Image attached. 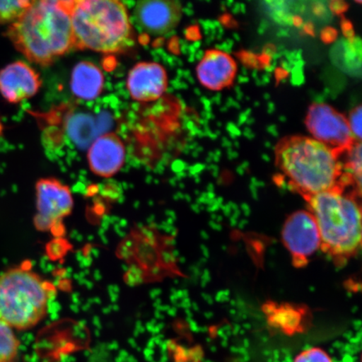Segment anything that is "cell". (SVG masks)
Instances as JSON below:
<instances>
[{"mask_svg":"<svg viewBox=\"0 0 362 362\" xmlns=\"http://www.w3.org/2000/svg\"><path fill=\"white\" fill-rule=\"evenodd\" d=\"M10 325L0 320V362H17L21 341Z\"/></svg>","mask_w":362,"mask_h":362,"instance_id":"obj_16","label":"cell"},{"mask_svg":"<svg viewBox=\"0 0 362 362\" xmlns=\"http://www.w3.org/2000/svg\"><path fill=\"white\" fill-rule=\"evenodd\" d=\"M276 164L291 187L304 199L334 189L352 187L339 153L305 136H292L276 148Z\"/></svg>","mask_w":362,"mask_h":362,"instance_id":"obj_2","label":"cell"},{"mask_svg":"<svg viewBox=\"0 0 362 362\" xmlns=\"http://www.w3.org/2000/svg\"><path fill=\"white\" fill-rule=\"evenodd\" d=\"M35 228L40 232L53 230L74 206V197L67 185L55 178H44L35 185Z\"/></svg>","mask_w":362,"mask_h":362,"instance_id":"obj_6","label":"cell"},{"mask_svg":"<svg viewBox=\"0 0 362 362\" xmlns=\"http://www.w3.org/2000/svg\"><path fill=\"white\" fill-rule=\"evenodd\" d=\"M182 7L173 0H144L136 4L134 17L139 29L153 36L169 34L179 25Z\"/></svg>","mask_w":362,"mask_h":362,"instance_id":"obj_9","label":"cell"},{"mask_svg":"<svg viewBox=\"0 0 362 362\" xmlns=\"http://www.w3.org/2000/svg\"><path fill=\"white\" fill-rule=\"evenodd\" d=\"M71 20L75 49L112 54L133 43L128 10L117 0L71 1Z\"/></svg>","mask_w":362,"mask_h":362,"instance_id":"obj_4","label":"cell"},{"mask_svg":"<svg viewBox=\"0 0 362 362\" xmlns=\"http://www.w3.org/2000/svg\"><path fill=\"white\" fill-rule=\"evenodd\" d=\"M168 88V76L164 66L157 62H142L131 69L127 78V90L133 100L152 103L160 100Z\"/></svg>","mask_w":362,"mask_h":362,"instance_id":"obj_10","label":"cell"},{"mask_svg":"<svg viewBox=\"0 0 362 362\" xmlns=\"http://www.w3.org/2000/svg\"><path fill=\"white\" fill-rule=\"evenodd\" d=\"M282 240L293 264L304 268L321 246L320 232L314 216L308 210L289 216L283 226Z\"/></svg>","mask_w":362,"mask_h":362,"instance_id":"obj_7","label":"cell"},{"mask_svg":"<svg viewBox=\"0 0 362 362\" xmlns=\"http://www.w3.org/2000/svg\"><path fill=\"white\" fill-rule=\"evenodd\" d=\"M125 158V144L119 135L113 133L99 136L88 153L90 170L103 178H110L119 173Z\"/></svg>","mask_w":362,"mask_h":362,"instance_id":"obj_12","label":"cell"},{"mask_svg":"<svg viewBox=\"0 0 362 362\" xmlns=\"http://www.w3.org/2000/svg\"><path fill=\"white\" fill-rule=\"evenodd\" d=\"M266 315L270 325L287 334L302 332L306 313L304 309L291 305L268 304Z\"/></svg>","mask_w":362,"mask_h":362,"instance_id":"obj_15","label":"cell"},{"mask_svg":"<svg viewBox=\"0 0 362 362\" xmlns=\"http://www.w3.org/2000/svg\"><path fill=\"white\" fill-rule=\"evenodd\" d=\"M52 284L27 264L0 274V320L13 330L36 327L47 315Z\"/></svg>","mask_w":362,"mask_h":362,"instance_id":"obj_5","label":"cell"},{"mask_svg":"<svg viewBox=\"0 0 362 362\" xmlns=\"http://www.w3.org/2000/svg\"><path fill=\"white\" fill-rule=\"evenodd\" d=\"M237 64L232 57L219 49H211L203 56L197 68L199 81L206 88L219 90L232 85Z\"/></svg>","mask_w":362,"mask_h":362,"instance_id":"obj_13","label":"cell"},{"mask_svg":"<svg viewBox=\"0 0 362 362\" xmlns=\"http://www.w3.org/2000/svg\"><path fill=\"white\" fill-rule=\"evenodd\" d=\"M40 87V74L25 62H12L0 70V95L8 103L16 104L33 98Z\"/></svg>","mask_w":362,"mask_h":362,"instance_id":"obj_11","label":"cell"},{"mask_svg":"<svg viewBox=\"0 0 362 362\" xmlns=\"http://www.w3.org/2000/svg\"><path fill=\"white\" fill-rule=\"evenodd\" d=\"M305 123L312 138L338 153L349 148L355 141L346 117L327 104L310 106Z\"/></svg>","mask_w":362,"mask_h":362,"instance_id":"obj_8","label":"cell"},{"mask_svg":"<svg viewBox=\"0 0 362 362\" xmlns=\"http://www.w3.org/2000/svg\"><path fill=\"white\" fill-rule=\"evenodd\" d=\"M71 1L40 0L8 26L7 38L18 52L36 65H52L74 48Z\"/></svg>","mask_w":362,"mask_h":362,"instance_id":"obj_1","label":"cell"},{"mask_svg":"<svg viewBox=\"0 0 362 362\" xmlns=\"http://www.w3.org/2000/svg\"><path fill=\"white\" fill-rule=\"evenodd\" d=\"M168 349L171 362H203L200 348L187 347L176 342H170Z\"/></svg>","mask_w":362,"mask_h":362,"instance_id":"obj_18","label":"cell"},{"mask_svg":"<svg viewBox=\"0 0 362 362\" xmlns=\"http://www.w3.org/2000/svg\"><path fill=\"white\" fill-rule=\"evenodd\" d=\"M293 362H333V361L327 351L318 347H313L300 352Z\"/></svg>","mask_w":362,"mask_h":362,"instance_id":"obj_19","label":"cell"},{"mask_svg":"<svg viewBox=\"0 0 362 362\" xmlns=\"http://www.w3.org/2000/svg\"><path fill=\"white\" fill-rule=\"evenodd\" d=\"M359 197L352 189H334L305 199L318 226L320 249L337 266L346 264L361 247Z\"/></svg>","mask_w":362,"mask_h":362,"instance_id":"obj_3","label":"cell"},{"mask_svg":"<svg viewBox=\"0 0 362 362\" xmlns=\"http://www.w3.org/2000/svg\"><path fill=\"white\" fill-rule=\"evenodd\" d=\"M31 1L29 0H0V25H11L22 16Z\"/></svg>","mask_w":362,"mask_h":362,"instance_id":"obj_17","label":"cell"},{"mask_svg":"<svg viewBox=\"0 0 362 362\" xmlns=\"http://www.w3.org/2000/svg\"><path fill=\"white\" fill-rule=\"evenodd\" d=\"M361 117L362 107L358 106L351 112L349 117L347 119L352 137L357 142H361Z\"/></svg>","mask_w":362,"mask_h":362,"instance_id":"obj_20","label":"cell"},{"mask_svg":"<svg viewBox=\"0 0 362 362\" xmlns=\"http://www.w3.org/2000/svg\"><path fill=\"white\" fill-rule=\"evenodd\" d=\"M71 90L74 96L85 101H92L100 96L104 86L103 72L94 63L83 61L72 70Z\"/></svg>","mask_w":362,"mask_h":362,"instance_id":"obj_14","label":"cell"}]
</instances>
